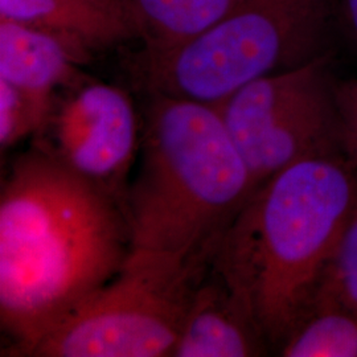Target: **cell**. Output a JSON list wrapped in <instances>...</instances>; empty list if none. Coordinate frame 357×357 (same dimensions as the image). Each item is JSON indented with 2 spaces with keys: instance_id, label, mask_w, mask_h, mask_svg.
Listing matches in <instances>:
<instances>
[{
  "instance_id": "cell-1",
  "label": "cell",
  "mask_w": 357,
  "mask_h": 357,
  "mask_svg": "<svg viewBox=\"0 0 357 357\" xmlns=\"http://www.w3.org/2000/svg\"><path fill=\"white\" fill-rule=\"evenodd\" d=\"M121 200L36 147L20 155L0 195V321L7 355L24 356L131 253Z\"/></svg>"
},
{
  "instance_id": "cell-2",
  "label": "cell",
  "mask_w": 357,
  "mask_h": 357,
  "mask_svg": "<svg viewBox=\"0 0 357 357\" xmlns=\"http://www.w3.org/2000/svg\"><path fill=\"white\" fill-rule=\"evenodd\" d=\"M356 208V168L310 158L257 187L222 234L211 266L268 348L280 352L310 317Z\"/></svg>"
},
{
  "instance_id": "cell-3",
  "label": "cell",
  "mask_w": 357,
  "mask_h": 357,
  "mask_svg": "<svg viewBox=\"0 0 357 357\" xmlns=\"http://www.w3.org/2000/svg\"><path fill=\"white\" fill-rule=\"evenodd\" d=\"M147 96L138 169L123 199L131 248L212 259L253 178L216 106Z\"/></svg>"
},
{
  "instance_id": "cell-4",
  "label": "cell",
  "mask_w": 357,
  "mask_h": 357,
  "mask_svg": "<svg viewBox=\"0 0 357 357\" xmlns=\"http://www.w3.org/2000/svg\"><path fill=\"white\" fill-rule=\"evenodd\" d=\"M337 0H243L216 26L166 52L130 63L146 94L218 105L258 78L328 53Z\"/></svg>"
},
{
  "instance_id": "cell-5",
  "label": "cell",
  "mask_w": 357,
  "mask_h": 357,
  "mask_svg": "<svg viewBox=\"0 0 357 357\" xmlns=\"http://www.w3.org/2000/svg\"><path fill=\"white\" fill-rule=\"evenodd\" d=\"M211 265L131 250L101 289L53 324L24 356L172 357Z\"/></svg>"
},
{
  "instance_id": "cell-6",
  "label": "cell",
  "mask_w": 357,
  "mask_h": 357,
  "mask_svg": "<svg viewBox=\"0 0 357 357\" xmlns=\"http://www.w3.org/2000/svg\"><path fill=\"white\" fill-rule=\"evenodd\" d=\"M331 65L328 52L258 78L215 105L255 188L296 162L343 158Z\"/></svg>"
},
{
  "instance_id": "cell-7",
  "label": "cell",
  "mask_w": 357,
  "mask_h": 357,
  "mask_svg": "<svg viewBox=\"0 0 357 357\" xmlns=\"http://www.w3.org/2000/svg\"><path fill=\"white\" fill-rule=\"evenodd\" d=\"M56 93L35 147L118 200L139 153L141 125L126 90L86 77Z\"/></svg>"
},
{
  "instance_id": "cell-8",
  "label": "cell",
  "mask_w": 357,
  "mask_h": 357,
  "mask_svg": "<svg viewBox=\"0 0 357 357\" xmlns=\"http://www.w3.org/2000/svg\"><path fill=\"white\" fill-rule=\"evenodd\" d=\"M268 347L209 265L193 295L172 357L262 356Z\"/></svg>"
},
{
  "instance_id": "cell-9",
  "label": "cell",
  "mask_w": 357,
  "mask_h": 357,
  "mask_svg": "<svg viewBox=\"0 0 357 357\" xmlns=\"http://www.w3.org/2000/svg\"><path fill=\"white\" fill-rule=\"evenodd\" d=\"M0 19L60 40L79 65L96 52L138 38L126 17L88 0H0Z\"/></svg>"
},
{
  "instance_id": "cell-10",
  "label": "cell",
  "mask_w": 357,
  "mask_h": 357,
  "mask_svg": "<svg viewBox=\"0 0 357 357\" xmlns=\"http://www.w3.org/2000/svg\"><path fill=\"white\" fill-rule=\"evenodd\" d=\"M79 63L48 33L0 19V79L47 102L82 79Z\"/></svg>"
},
{
  "instance_id": "cell-11",
  "label": "cell",
  "mask_w": 357,
  "mask_h": 357,
  "mask_svg": "<svg viewBox=\"0 0 357 357\" xmlns=\"http://www.w3.org/2000/svg\"><path fill=\"white\" fill-rule=\"evenodd\" d=\"M243 0H131L130 16L144 52H166L199 38Z\"/></svg>"
},
{
  "instance_id": "cell-12",
  "label": "cell",
  "mask_w": 357,
  "mask_h": 357,
  "mask_svg": "<svg viewBox=\"0 0 357 357\" xmlns=\"http://www.w3.org/2000/svg\"><path fill=\"white\" fill-rule=\"evenodd\" d=\"M280 352L284 357H357V310L312 312Z\"/></svg>"
},
{
  "instance_id": "cell-13",
  "label": "cell",
  "mask_w": 357,
  "mask_h": 357,
  "mask_svg": "<svg viewBox=\"0 0 357 357\" xmlns=\"http://www.w3.org/2000/svg\"><path fill=\"white\" fill-rule=\"evenodd\" d=\"M327 308L357 310V208L323 274L311 314Z\"/></svg>"
},
{
  "instance_id": "cell-14",
  "label": "cell",
  "mask_w": 357,
  "mask_h": 357,
  "mask_svg": "<svg viewBox=\"0 0 357 357\" xmlns=\"http://www.w3.org/2000/svg\"><path fill=\"white\" fill-rule=\"evenodd\" d=\"M52 103L0 79V146L6 150L36 134L50 114Z\"/></svg>"
},
{
  "instance_id": "cell-15",
  "label": "cell",
  "mask_w": 357,
  "mask_h": 357,
  "mask_svg": "<svg viewBox=\"0 0 357 357\" xmlns=\"http://www.w3.org/2000/svg\"><path fill=\"white\" fill-rule=\"evenodd\" d=\"M335 105L339 121L342 155L357 169V78L336 81Z\"/></svg>"
},
{
  "instance_id": "cell-16",
  "label": "cell",
  "mask_w": 357,
  "mask_h": 357,
  "mask_svg": "<svg viewBox=\"0 0 357 357\" xmlns=\"http://www.w3.org/2000/svg\"><path fill=\"white\" fill-rule=\"evenodd\" d=\"M337 7L343 15L348 32L357 45V0H337Z\"/></svg>"
},
{
  "instance_id": "cell-17",
  "label": "cell",
  "mask_w": 357,
  "mask_h": 357,
  "mask_svg": "<svg viewBox=\"0 0 357 357\" xmlns=\"http://www.w3.org/2000/svg\"><path fill=\"white\" fill-rule=\"evenodd\" d=\"M122 3H123V6L126 7V10H128V16H130V4H131V0H121ZM130 20H131V16H130ZM132 23V22H131Z\"/></svg>"
}]
</instances>
